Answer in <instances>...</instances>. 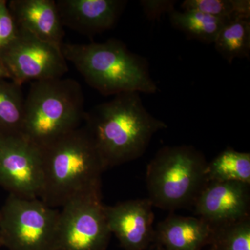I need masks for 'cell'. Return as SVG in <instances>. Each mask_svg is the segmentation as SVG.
<instances>
[{
  "label": "cell",
  "mask_w": 250,
  "mask_h": 250,
  "mask_svg": "<svg viewBox=\"0 0 250 250\" xmlns=\"http://www.w3.org/2000/svg\"><path fill=\"white\" fill-rule=\"evenodd\" d=\"M83 125L89 131L106 169L139 159L153 136L167 125L151 114L141 94L129 92L85 112Z\"/></svg>",
  "instance_id": "cell-1"
},
{
  "label": "cell",
  "mask_w": 250,
  "mask_h": 250,
  "mask_svg": "<svg viewBox=\"0 0 250 250\" xmlns=\"http://www.w3.org/2000/svg\"><path fill=\"white\" fill-rule=\"evenodd\" d=\"M43 185L40 199L62 208L74 199L102 197V175L107 170L84 125L42 149Z\"/></svg>",
  "instance_id": "cell-2"
},
{
  "label": "cell",
  "mask_w": 250,
  "mask_h": 250,
  "mask_svg": "<svg viewBox=\"0 0 250 250\" xmlns=\"http://www.w3.org/2000/svg\"><path fill=\"white\" fill-rule=\"evenodd\" d=\"M62 51L85 82L102 95L154 94L159 89L151 77L147 59L131 52L118 39L88 44L63 43Z\"/></svg>",
  "instance_id": "cell-3"
},
{
  "label": "cell",
  "mask_w": 250,
  "mask_h": 250,
  "mask_svg": "<svg viewBox=\"0 0 250 250\" xmlns=\"http://www.w3.org/2000/svg\"><path fill=\"white\" fill-rule=\"evenodd\" d=\"M84 95L78 82L56 78L31 82L24 100L22 134L41 149L82 126Z\"/></svg>",
  "instance_id": "cell-4"
},
{
  "label": "cell",
  "mask_w": 250,
  "mask_h": 250,
  "mask_svg": "<svg viewBox=\"0 0 250 250\" xmlns=\"http://www.w3.org/2000/svg\"><path fill=\"white\" fill-rule=\"evenodd\" d=\"M207 164L203 153L192 146L159 149L146 170L147 198L153 207L170 211L193 207L207 184Z\"/></svg>",
  "instance_id": "cell-5"
},
{
  "label": "cell",
  "mask_w": 250,
  "mask_h": 250,
  "mask_svg": "<svg viewBox=\"0 0 250 250\" xmlns=\"http://www.w3.org/2000/svg\"><path fill=\"white\" fill-rule=\"evenodd\" d=\"M60 210L41 199L8 195L0 208V237L9 250H57Z\"/></svg>",
  "instance_id": "cell-6"
},
{
  "label": "cell",
  "mask_w": 250,
  "mask_h": 250,
  "mask_svg": "<svg viewBox=\"0 0 250 250\" xmlns=\"http://www.w3.org/2000/svg\"><path fill=\"white\" fill-rule=\"evenodd\" d=\"M18 28L16 37L0 50L10 79L22 85L27 82L63 77L69 69L62 47Z\"/></svg>",
  "instance_id": "cell-7"
},
{
  "label": "cell",
  "mask_w": 250,
  "mask_h": 250,
  "mask_svg": "<svg viewBox=\"0 0 250 250\" xmlns=\"http://www.w3.org/2000/svg\"><path fill=\"white\" fill-rule=\"evenodd\" d=\"M111 235L102 197L74 199L59 212L57 250H106Z\"/></svg>",
  "instance_id": "cell-8"
},
{
  "label": "cell",
  "mask_w": 250,
  "mask_h": 250,
  "mask_svg": "<svg viewBox=\"0 0 250 250\" xmlns=\"http://www.w3.org/2000/svg\"><path fill=\"white\" fill-rule=\"evenodd\" d=\"M42 149L22 133H0V187L9 195L40 199L43 185Z\"/></svg>",
  "instance_id": "cell-9"
},
{
  "label": "cell",
  "mask_w": 250,
  "mask_h": 250,
  "mask_svg": "<svg viewBox=\"0 0 250 250\" xmlns=\"http://www.w3.org/2000/svg\"><path fill=\"white\" fill-rule=\"evenodd\" d=\"M148 198L105 206L108 228L125 250H146L154 241V213Z\"/></svg>",
  "instance_id": "cell-10"
},
{
  "label": "cell",
  "mask_w": 250,
  "mask_h": 250,
  "mask_svg": "<svg viewBox=\"0 0 250 250\" xmlns=\"http://www.w3.org/2000/svg\"><path fill=\"white\" fill-rule=\"evenodd\" d=\"M195 212L213 226L250 216V185L240 182H208L194 203Z\"/></svg>",
  "instance_id": "cell-11"
},
{
  "label": "cell",
  "mask_w": 250,
  "mask_h": 250,
  "mask_svg": "<svg viewBox=\"0 0 250 250\" xmlns=\"http://www.w3.org/2000/svg\"><path fill=\"white\" fill-rule=\"evenodd\" d=\"M127 2L125 0H57L56 4L63 27L93 36L114 27Z\"/></svg>",
  "instance_id": "cell-12"
},
{
  "label": "cell",
  "mask_w": 250,
  "mask_h": 250,
  "mask_svg": "<svg viewBox=\"0 0 250 250\" xmlns=\"http://www.w3.org/2000/svg\"><path fill=\"white\" fill-rule=\"evenodd\" d=\"M7 4L18 27L62 47L65 31L56 1L12 0Z\"/></svg>",
  "instance_id": "cell-13"
},
{
  "label": "cell",
  "mask_w": 250,
  "mask_h": 250,
  "mask_svg": "<svg viewBox=\"0 0 250 250\" xmlns=\"http://www.w3.org/2000/svg\"><path fill=\"white\" fill-rule=\"evenodd\" d=\"M212 233L213 226L203 219L171 213L154 229V243L162 250H202Z\"/></svg>",
  "instance_id": "cell-14"
},
{
  "label": "cell",
  "mask_w": 250,
  "mask_h": 250,
  "mask_svg": "<svg viewBox=\"0 0 250 250\" xmlns=\"http://www.w3.org/2000/svg\"><path fill=\"white\" fill-rule=\"evenodd\" d=\"M206 179L208 182H240L250 185V154L231 147L208 162Z\"/></svg>",
  "instance_id": "cell-15"
},
{
  "label": "cell",
  "mask_w": 250,
  "mask_h": 250,
  "mask_svg": "<svg viewBox=\"0 0 250 250\" xmlns=\"http://www.w3.org/2000/svg\"><path fill=\"white\" fill-rule=\"evenodd\" d=\"M174 29L184 33L188 39L206 44L214 43L219 32L228 21L198 11L174 10L169 14Z\"/></svg>",
  "instance_id": "cell-16"
},
{
  "label": "cell",
  "mask_w": 250,
  "mask_h": 250,
  "mask_svg": "<svg viewBox=\"0 0 250 250\" xmlns=\"http://www.w3.org/2000/svg\"><path fill=\"white\" fill-rule=\"evenodd\" d=\"M217 52L229 64L236 59H249L250 18L228 21L214 42Z\"/></svg>",
  "instance_id": "cell-17"
},
{
  "label": "cell",
  "mask_w": 250,
  "mask_h": 250,
  "mask_svg": "<svg viewBox=\"0 0 250 250\" xmlns=\"http://www.w3.org/2000/svg\"><path fill=\"white\" fill-rule=\"evenodd\" d=\"M24 100L22 85L0 79V133H22Z\"/></svg>",
  "instance_id": "cell-18"
},
{
  "label": "cell",
  "mask_w": 250,
  "mask_h": 250,
  "mask_svg": "<svg viewBox=\"0 0 250 250\" xmlns=\"http://www.w3.org/2000/svg\"><path fill=\"white\" fill-rule=\"evenodd\" d=\"M208 246V250H250V216L213 226Z\"/></svg>",
  "instance_id": "cell-19"
},
{
  "label": "cell",
  "mask_w": 250,
  "mask_h": 250,
  "mask_svg": "<svg viewBox=\"0 0 250 250\" xmlns=\"http://www.w3.org/2000/svg\"><path fill=\"white\" fill-rule=\"evenodd\" d=\"M182 11H198L229 21L236 18H250V0H185Z\"/></svg>",
  "instance_id": "cell-20"
},
{
  "label": "cell",
  "mask_w": 250,
  "mask_h": 250,
  "mask_svg": "<svg viewBox=\"0 0 250 250\" xmlns=\"http://www.w3.org/2000/svg\"><path fill=\"white\" fill-rule=\"evenodd\" d=\"M18 26L10 12L7 1L0 0V50L16 37Z\"/></svg>",
  "instance_id": "cell-21"
},
{
  "label": "cell",
  "mask_w": 250,
  "mask_h": 250,
  "mask_svg": "<svg viewBox=\"0 0 250 250\" xmlns=\"http://www.w3.org/2000/svg\"><path fill=\"white\" fill-rule=\"evenodd\" d=\"M175 0H141V8L149 21H159L166 14H170L175 10Z\"/></svg>",
  "instance_id": "cell-22"
},
{
  "label": "cell",
  "mask_w": 250,
  "mask_h": 250,
  "mask_svg": "<svg viewBox=\"0 0 250 250\" xmlns=\"http://www.w3.org/2000/svg\"><path fill=\"white\" fill-rule=\"evenodd\" d=\"M0 79H10L9 74L0 59Z\"/></svg>",
  "instance_id": "cell-23"
},
{
  "label": "cell",
  "mask_w": 250,
  "mask_h": 250,
  "mask_svg": "<svg viewBox=\"0 0 250 250\" xmlns=\"http://www.w3.org/2000/svg\"><path fill=\"white\" fill-rule=\"evenodd\" d=\"M0 217H1V213H0ZM2 247V244H1V237H0V248Z\"/></svg>",
  "instance_id": "cell-24"
},
{
  "label": "cell",
  "mask_w": 250,
  "mask_h": 250,
  "mask_svg": "<svg viewBox=\"0 0 250 250\" xmlns=\"http://www.w3.org/2000/svg\"><path fill=\"white\" fill-rule=\"evenodd\" d=\"M154 250H162L159 249V248H156L155 249H154Z\"/></svg>",
  "instance_id": "cell-25"
}]
</instances>
